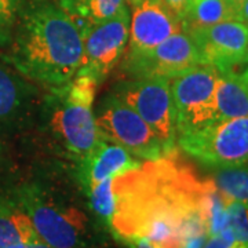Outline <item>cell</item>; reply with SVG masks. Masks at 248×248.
<instances>
[{
  "label": "cell",
  "instance_id": "1",
  "mask_svg": "<svg viewBox=\"0 0 248 248\" xmlns=\"http://www.w3.org/2000/svg\"><path fill=\"white\" fill-rule=\"evenodd\" d=\"M115 213L109 225L131 244L157 248H203L208 240L204 215L205 181H199L177 155L146 160L113 178Z\"/></svg>",
  "mask_w": 248,
  "mask_h": 248
},
{
  "label": "cell",
  "instance_id": "2",
  "mask_svg": "<svg viewBox=\"0 0 248 248\" xmlns=\"http://www.w3.org/2000/svg\"><path fill=\"white\" fill-rule=\"evenodd\" d=\"M83 33L60 6L33 4L21 18L13 61L29 79L61 89L79 71Z\"/></svg>",
  "mask_w": 248,
  "mask_h": 248
},
{
  "label": "cell",
  "instance_id": "3",
  "mask_svg": "<svg viewBox=\"0 0 248 248\" xmlns=\"http://www.w3.org/2000/svg\"><path fill=\"white\" fill-rule=\"evenodd\" d=\"M179 148L207 166L231 167L248 163V116L215 120L208 125L179 134Z\"/></svg>",
  "mask_w": 248,
  "mask_h": 248
},
{
  "label": "cell",
  "instance_id": "4",
  "mask_svg": "<svg viewBox=\"0 0 248 248\" xmlns=\"http://www.w3.org/2000/svg\"><path fill=\"white\" fill-rule=\"evenodd\" d=\"M95 123L99 133L123 146L134 157L157 160L177 155V149L161 141L149 124L117 95L105 101L104 108L95 116Z\"/></svg>",
  "mask_w": 248,
  "mask_h": 248
},
{
  "label": "cell",
  "instance_id": "5",
  "mask_svg": "<svg viewBox=\"0 0 248 248\" xmlns=\"http://www.w3.org/2000/svg\"><path fill=\"white\" fill-rule=\"evenodd\" d=\"M217 81L218 71L205 63L170 79L177 135L196 131L217 120Z\"/></svg>",
  "mask_w": 248,
  "mask_h": 248
},
{
  "label": "cell",
  "instance_id": "6",
  "mask_svg": "<svg viewBox=\"0 0 248 248\" xmlns=\"http://www.w3.org/2000/svg\"><path fill=\"white\" fill-rule=\"evenodd\" d=\"M130 35V6L115 17L83 32V57L76 75H87L102 83L125 53Z\"/></svg>",
  "mask_w": 248,
  "mask_h": 248
},
{
  "label": "cell",
  "instance_id": "7",
  "mask_svg": "<svg viewBox=\"0 0 248 248\" xmlns=\"http://www.w3.org/2000/svg\"><path fill=\"white\" fill-rule=\"evenodd\" d=\"M21 205L36 233L50 247H79L87 221L78 208L50 202L36 189H25L21 193Z\"/></svg>",
  "mask_w": 248,
  "mask_h": 248
},
{
  "label": "cell",
  "instance_id": "8",
  "mask_svg": "<svg viewBox=\"0 0 248 248\" xmlns=\"http://www.w3.org/2000/svg\"><path fill=\"white\" fill-rule=\"evenodd\" d=\"M117 97L133 108L161 141L177 149V120L170 79L138 78L124 84Z\"/></svg>",
  "mask_w": 248,
  "mask_h": 248
},
{
  "label": "cell",
  "instance_id": "9",
  "mask_svg": "<svg viewBox=\"0 0 248 248\" xmlns=\"http://www.w3.org/2000/svg\"><path fill=\"white\" fill-rule=\"evenodd\" d=\"M200 63L202 58L193 39L182 31L149 51L127 54L124 68L135 78L172 79Z\"/></svg>",
  "mask_w": 248,
  "mask_h": 248
},
{
  "label": "cell",
  "instance_id": "10",
  "mask_svg": "<svg viewBox=\"0 0 248 248\" xmlns=\"http://www.w3.org/2000/svg\"><path fill=\"white\" fill-rule=\"evenodd\" d=\"M199 50L202 63L218 72L234 71L248 63V27L239 19L187 32Z\"/></svg>",
  "mask_w": 248,
  "mask_h": 248
},
{
  "label": "cell",
  "instance_id": "11",
  "mask_svg": "<svg viewBox=\"0 0 248 248\" xmlns=\"http://www.w3.org/2000/svg\"><path fill=\"white\" fill-rule=\"evenodd\" d=\"M57 90L60 101L51 119L54 133L69 153L83 160L94 151L102 137L93 113V104L71 97L65 86Z\"/></svg>",
  "mask_w": 248,
  "mask_h": 248
},
{
  "label": "cell",
  "instance_id": "12",
  "mask_svg": "<svg viewBox=\"0 0 248 248\" xmlns=\"http://www.w3.org/2000/svg\"><path fill=\"white\" fill-rule=\"evenodd\" d=\"M128 54L149 51L170 36L182 32V22L163 0H130Z\"/></svg>",
  "mask_w": 248,
  "mask_h": 248
},
{
  "label": "cell",
  "instance_id": "13",
  "mask_svg": "<svg viewBox=\"0 0 248 248\" xmlns=\"http://www.w3.org/2000/svg\"><path fill=\"white\" fill-rule=\"evenodd\" d=\"M140 163L141 161L134 159L133 155L123 146L102 135L94 151L81 160L83 178L90 187L107 178L116 177L135 169Z\"/></svg>",
  "mask_w": 248,
  "mask_h": 248
},
{
  "label": "cell",
  "instance_id": "14",
  "mask_svg": "<svg viewBox=\"0 0 248 248\" xmlns=\"http://www.w3.org/2000/svg\"><path fill=\"white\" fill-rule=\"evenodd\" d=\"M217 120L248 116V83L239 72H218Z\"/></svg>",
  "mask_w": 248,
  "mask_h": 248
},
{
  "label": "cell",
  "instance_id": "15",
  "mask_svg": "<svg viewBox=\"0 0 248 248\" xmlns=\"http://www.w3.org/2000/svg\"><path fill=\"white\" fill-rule=\"evenodd\" d=\"M125 4L127 0H60V7L76 22L81 33L115 17Z\"/></svg>",
  "mask_w": 248,
  "mask_h": 248
},
{
  "label": "cell",
  "instance_id": "16",
  "mask_svg": "<svg viewBox=\"0 0 248 248\" xmlns=\"http://www.w3.org/2000/svg\"><path fill=\"white\" fill-rule=\"evenodd\" d=\"M239 7L232 0H195L184 22V31L213 27L223 21L237 19Z\"/></svg>",
  "mask_w": 248,
  "mask_h": 248
},
{
  "label": "cell",
  "instance_id": "17",
  "mask_svg": "<svg viewBox=\"0 0 248 248\" xmlns=\"http://www.w3.org/2000/svg\"><path fill=\"white\" fill-rule=\"evenodd\" d=\"M35 231L22 210L0 203V248H27L28 236Z\"/></svg>",
  "mask_w": 248,
  "mask_h": 248
},
{
  "label": "cell",
  "instance_id": "18",
  "mask_svg": "<svg viewBox=\"0 0 248 248\" xmlns=\"http://www.w3.org/2000/svg\"><path fill=\"white\" fill-rule=\"evenodd\" d=\"M211 181L228 200L248 203V163L219 167Z\"/></svg>",
  "mask_w": 248,
  "mask_h": 248
},
{
  "label": "cell",
  "instance_id": "19",
  "mask_svg": "<svg viewBox=\"0 0 248 248\" xmlns=\"http://www.w3.org/2000/svg\"><path fill=\"white\" fill-rule=\"evenodd\" d=\"M24 104V86L7 68L0 65V120L17 115Z\"/></svg>",
  "mask_w": 248,
  "mask_h": 248
},
{
  "label": "cell",
  "instance_id": "20",
  "mask_svg": "<svg viewBox=\"0 0 248 248\" xmlns=\"http://www.w3.org/2000/svg\"><path fill=\"white\" fill-rule=\"evenodd\" d=\"M113 178H107L105 181L90 186V200H91V207L95 213L102 217L104 219L112 218L115 213V192H113Z\"/></svg>",
  "mask_w": 248,
  "mask_h": 248
},
{
  "label": "cell",
  "instance_id": "21",
  "mask_svg": "<svg viewBox=\"0 0 248 248\" xmlns=\"http://www.w3.org/2000/svg\"><path fill=\"white\" fill-rule=\"evenodd\" d=\"M228 229L236 241L248 248V203L229 200Z\"/></svg>",
  "mask_w": 248,
  "mask_h": 248
},
{
  "label": "cell",
  "instance_id": "22",
  "mask_svg": "<svg viewBox=\"0 0 248 248\" xmlns=\"http://www.w3.org/2000/svg\"><path fill=\"white\" fill-rule=\"evenodd\" d=\"M22 4L24 0H0V43H4L10 37Z\"/></svg>",
  "mask_w": 248,
  "mask_h": 248
},
{
  "label": "cell",
  "instance_id": "23",
  "mask_svg": "<svg viewBox=\"0 0 248 248\" xmlns=\"http://www.w3.org/2000/svg\"><path fill=\"white\" fill-rule=\"evenodd\" d=\"M203 248H247L243 246L241 243L236 241L234 237L232 236L231 231L226 228L225 231L221 232L217 236H210L208 240L205 241Z\"/></svg>",
  "mask_w": 248,
  "mask_h": 248
},
{
  "label": "cell",
  "instance_id": "24",
  "mask_svg": "<svg viewBox=\"0 0 248 248\" xmlns=\"http://www.w3.org/2000/svg\"><path fill=\"white\" fill-rule=\"evenodd\" d=\"M163 3L182 22V27H184V22H185L186 17L189 16L195 0H163Z\"/></svg>",
  "mask_w": 248,
  "mask_h": 248
},
{
  "label": "cell",
  "instance_id": "25",
  "mask_svg": "<svg viewBox=\"0 0 248 248\" xmlns=\"http://www.w3.org/2000/svg\"><path fill=\"white\" fill-rule=\"evenodd\" d=\"M27 248H53L50 247L45 240L40 239V236L36 233V231H33L27 239Z\"/></svg>",
  "mask_w": 248,
  "mask_h": 248
},
{
  "label": "cell",
  "instance_id": "26",
  "mask_svg": "<svg viewBox=\"0 0 248 248\" xmlns=\"http://www.w3.org/2000/svg\"><path fill=\"white\" fill-rule=\"evenodd\" d=\"M237 19L241 21L246 27H248V0H243V3L239 6Z\"/></svg>",
  "mask_w": 248,
  "mask_h": 248
},
{
  "label": "cell",
  "instance_id": "27",
  "mask_svg": "<svg viewBox=\"0 0 248 248\" xmlns=\"http://www.w3.org/2000/svg\"><path fill=\"white\" fill-rule=\"evenodd\" d=\"M130 246L134 248H157V247H155V246H152V244H149V243H148V241H145V240H137V241L131 243Z\"/></svg>",
  "mask_w": 248,
  "mask_h": 248
},
{
  "label": "cell",
  "instance_id": "28",
  "mask_svg": "<svg viewBox=\"0 0 248 248\" xmlns=\"http://www.w3.org/2000/svg\"><path fill=\"white\" fill-rule=\"evenodd\" d=\"M240 75H241V78H243V79L246 80V81L248 83V63H247V68L244 69V72H241Z\"/></svg>",
  "mask_w": 248,
  "mask_h": 248
},
{
  "label": "cell",
  "instance_id": "29",
  "mask_svg": "<svg viewBox=\"0 0 248 248\" xmlns=\"http://www.w3.org/2000/svg\"><path fill=\"white\" fill-rule=\"evenodd\" d=\"M232 1H233V3H234V4H236L237 7H239L241 3H243V0H232Z\"/></svg>",
  "mask_w": 248,
  "mask_h": 248
}]
</instances>
